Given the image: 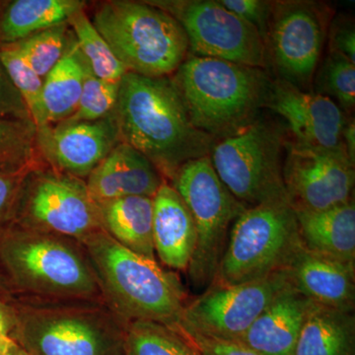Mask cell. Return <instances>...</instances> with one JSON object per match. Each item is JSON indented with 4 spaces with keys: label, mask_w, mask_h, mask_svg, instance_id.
<instances>
[{
    "label": "cell",
    "mask_w": 355,
    "mask_h": 355,
    "mask_svg": "<svg viewBox=\"0 0 355 355\" xmlns=\"http://www.w3.org/2000/svg\"><path fill=\"white\" fill-rule=\"evenodd\" d=\"M0 270L17 297L103 299L85 248L64 236L7 224Z\"/></svg>",
    "instance_id": "obj_3"
},
{
    "label": "cell",
    "mask_w": 355,
    "mask_h": 355,
    "mask_svg": "<svg viewBox=\"0 0 355 355\" xmlns=\"http://www.w3.org/2000/svg\"><path fill=\"white\" fill-rule=\"evenodd\" d=\"M284 272L291 288L315 304L354 311L355 266L302 247Z\"/></svg>",
    "instance_id": "obj_17"
},
{
    "label": "cell",
    "mask_w": 355,
    "mask_h": 355,
    "mask_svg": "<svg viewBox=\"0 0 355 355\" xmlns=\"http://www.w3.org/2000/svg\"><path fill=\"white\" fill-rule=\"evenodd\" d=\"M0 62L22 97L37 130L49 125L43 102L44 79L31 69L13 44L0 46Z\"/></svg>",
    "instance_id": "obj_29"
},
{
    "label": "cell",
    "mask_w": 355,
    "mask_h": 355,
    "mask_svg": "<svg viewBox=\"0 0 355 355\" xmlns=\"http://www.w3.org/2000/svg\"><path fill=\"white\" fill-rule=\"evenodd\" d=\"M327 19L328 13L316 2L272 1L266 46L279 79L299 89L309 85L323 51Z\"/></svg>",
    "instance_id": "obj_13"
},
{
    "label": "cell",
    "mask_w": 355,
    "mask_h": 355,
    "mask_svg": "<svg viewBox=\"0 0 355 355\" xmlns=\"http://www.w3.org/2000/svg\"><path fill=\"white\" fill-rule=\"evenodd\" d=\"M265 108L286 121L292 141L301 146L340 148L343 128L349 119L334 100L315 92H306L277 79L270 83Z\"/></svg>",
    "instance_id": "obj_16"
},
{
    "label": "cell",
    "mask_w": 355,
    "mask_h": 355,
    "mask_svg": "<svg viewBox=\"0 0 355 355\" xmlns=\"http://www.w3.org/2000/svg\"><path fill=\"white\" fill-rule=\"evenodd\" d=\"M114 118L121 141L144 154L167 182L184 163L209 156L217 142L193 125L172 76L127 72Z\"/></svg>",
    "instance_id": "obj_1"
},
{
    "label": "cell",
    "mask_w": 355,
    "mask_h": 355,
    "mask_svg": "<svg viewBox=\"0 0 355 355\" xmlns=\"http://www.w3.org/2000/svg\"><path fill=\"white\" fill-rule=\"evenodd\" d=\"M288 286L284 272L237 286L212 282L202 295L187 303L176 330L238 340Z\"/></svg>",
    "instance_id": "obj_12"
},
{
    "label": "cell",
    "mask_w": 355,
    "mask_h": 355,
    "mask_svg": "<svg viewBox=\"0 0 355 355\" xmlns=\"http://www.w3.org/2000/svg\"><path fill=\"white\" fill-rule=\"evenodd\" d=\"M0 119L31 121L22 97L0 62Z\"/></svg>",
    "instance_id": "obj_36"
},
{
    "label": "cell",
    "mask_w": 355,
    "mask_h": 355,
    "mask_svg": "<svg viewBox=\"0 0 355 355\" xmlns=\"http://www.w3.org/2000/svg\"><path fill=\"white\" fill-rule=\"evenodd\" d=\"M92 23L128 72L146 77L176 73L190 53L183 27L150 2H102Z\"/></svg>",
    "instance_id": "obj_6"
},
{
    "label": "cell",
    "mask_w": 355,
    "mask_h": 355,
    "mask_svg": "<svg viewBox=\"0 0 355 355\" xmlns=\"http://www.w3.org/2000/svg\"><path fill=\"white\" fill-rule=\"evenodd\" d=\"M80 0H11L0 7V46L22 41L36 33L69 22L85 8Z\"/></svg>",
    "instance_id": "obj_23"
},
{
    "label": "cell",
    "mask_w": 355,
    "mask_h": 355,
    "mask_svg": "<svg viewBox=\"0 0 355 355\" xmlns=\"http://www.w3.org/2000/svg\"><path fill=\"white\" fill-rule=\"evenodd\" d=\"M125 355H200L175 329L154 322L128 323Z\"/></svg>",
    "instance_id": "obj_27"
},
{
    "label": "cell",
    "mask_w": 355,
    "mask_h": 355,
    "mask_svg": "<svg viewBox=\"0 0 355 355\" xmlns=\"http://www.w3.org/2000/svg\"><path fill=\"white\" fill-rule=\"evenodd\" d=\"M178 331L198 349L200 355H261L251 347L236 340H219L193 331Z\"/></svg>",
    "instance_id": "obj_35"
},
{
    "label": "cell",
    "mask_w": 355,
    "mask_h": 355,
    "mask_svg": "<svg viewBox=\"0 0 355 355\" xmlns=\"http://www.w3.org/2000/svg\"><path fill=\"white\" fill-rule=\"evenodd\" d=\"M0 293V335L11 336L13 330V309L11 298Z\"/></svg>",
    "instance_id": "obj_38"
},
{
    "label": "cell",
    "mask_w": 355,
    "mask_h": 355,
    "mask_svg": "<svg viewBox=\"0 0 355 355\" xmlns=\"http://www.w3.org/2000/svg\"><path fill=\"white\" fill-rule=\"evenodd\" d=\"M343 146L352 163L355 164V125L354 120L347 121L343 128L342 135Z\"/></svg>",
    "instance_id": "obj_39"
},
{
    "label": "cell",
    "mask_w": 355,
    "mask_h": 355,
    "mask_svg": "<svg viewBox=\"0 0 355 355\" xmlns=\"http://www.w3.org/2000/svg\"><path fill=\"white\" fill-rule=\"evenodd\" d=\"M40 164L28 166L15 171L0 172V230L12 218L14 209L26 179Z\"/></svg>",
    "instance_id": "obj_33"
},
{
    "label": "cell",
    "mask_w": 355,
    "mask_h": 355,
    "mask_svg": "<svg viewBox=\"0 0 355 355\" xmlns=\"http://www.w3.org/2000/svg\"><path fill=\"white\" fill-rule=\"evenodd\" d=\"M99 203L127 197L153 198L166 180L137 149L121 141L85 180Z\"/></svg>",
    "instance_id": "obj_18"
},
{
    "label": "cell",
    "mask_w": 355,
    "mask_h": 355,
    "mask_svg": "<svg viewBox=\"0 0 355 355\" xmlns=\"http://www.w3.org/2000/svg\"><path fill=\"white\" fill-rule=\"evenodd\" d=\"M2 6V1H0V7Z\"/></svg>",
    "instance_id": "obj_43"
},
{
    "label": "cell",
    "mask_w": 355,
    "mask_h": 355,
    "mask_svg": "<svg viewBox=\"0 0 355 355\" xmlns=\"http://www.w3.org/2000/svg\"><path fill=\"white\" fill-rule=\"evenodd\" d=\"M4 355H29V354H28L27 352H26L24 349H21L19 345H18V347H16V349L11 350L10 352H8V354H6Z\"/></svg>",
    "instance_id": "obj_42"
},
{
    "label": "cell",
    "mask_w": 355,
    "mask_h": 355,
    "mask_svg": "<svg viewBox=\"0 0 355 355\" xmlns=\"http://www.w3.org/2000/svg\"><path fill=\"white\" fill-rule=\"evenodd\" d=\"M97 277L103 300L128 323L154 322L176 329L186 297L176 275L156 260L125 249L103 230L80 241Z\"/></svg>",
    "instance_id": "obj_4"
},
{
    "label": "cell",
    "mask_w": 355,
    "mask_h": 355,
    "mask_svg": "<svg viewBox=\"0 0 355 355\" xmlns=\"http://www.w3.org/2000/svg\"><path fill=\"white\" fill-rule=\"evenodd\" d=\"M302 247L288 200L248 207L231 226L214 282L237 286L284 272Z\"/></svg>",
    "instance_id": "obj_7"
},
{
    "label": "cell",
    "mask_w": 355,
    "mask_h": 355,
    "mask_svg": "<svg viewBox=\"0 0 355 355\" xmlns=\"http://www.w3.org/2000/svg\"><path fill=\"white\" fill-rule=\"evenodd\" d=\"M71 34L67 22L36 33L13 44L31 69L44 79L64 57Z\"/></svg>",
    "instance_id": "obj_30"
},
{
    "label": "cell",
    "mask_w": 355,
    "mask_h": 355,
    "mask_svg": "<svg viewBox=\"0 0 355 355\" xmlns=\"http://www.w3.org/2000/svg\"><path fill=\"white\" fill-rule=\"evenodd\" d=\"M69 25L90 71L102 80L121 83L127 69L97 31L85 10L83 9L72 15Z\"/></svg>",
    "instance_id": "obj_26"
},
{
    "label": "cell",
    "mask_w": 355,
    "mask_h": 355,
    "mask_svg": "<svg viewBox=\"0 0 355 355\" xmlns=\"http://www.w3.org/2000/svg\"><path fill=\"white\" fill-rule=\"evenodd\" d=\"M354 163L345 147L322 148L286 141L282 179L294 211H320L354 200Z\"/></svg>",
    "instance_id": "obj_14"
},
{
    "label": "cell",
    "mask_w": 355,
    "mask_h": 355,
    "mask_svg": "<svg viewBox=\"0 0 355 355\" xmlns=\"http://www.w3.org/2000/svg\"><path fill=\"white\" fill-rule=\"evenodd\" d=\"M222 6L238 17L254 26L266 44L268 18L272 10V1L263 0H221Z\"/></svg>",
    "instance_id": "obj_34"
},
{
    "label": "cell",
    "mask_w": 355,
    "mask_h": 355,
    "mask_svg": "<svg viewBox=\"0 0 355 355\" xmlns=\"http://www.w3.org/2000/svg\"><path fill=\"white\" fill-rule=\"evenodd\" d=\"M172 78L193 125L218 141L258 120L272 83L263 69L191 53Z\"/></svg>",
    "instance_id": "obj_5"
},
{
    "label": "cell",
    "mask_w": 355,
    "mask_h": 355,
    "mask_svg": "<svg viewBox=\"0 0 355 355\" xmlns=\"http://www.w3.org/2000/svg\"><path fill=\"white\" fill-rule=\"evenodd\" d=\"M312 301L289 286L236 342L261 355H294Z\"/></svg>",
    "instance_id": "obj_19"
},
{
    "label": "cell",
    "mask_w": 355,
    "mask_h": 355,
    "mask_svg": "<svg viewBox=\"0 0 355 355\" xmlns=\"http://www.w3.org/2000/svg\"><path fill=\"white\" fill-rule=\"evenodd\" d=\"M286 141L277 125L257 120L217 141L209 157L222 183L248 209L287 200L282 179Z\"/></svg>",
    "instance_id": "obj_9"
},
{
    "label": "cell",
    "mask_w": 355,
    "mask_h": 355,
    "mask_svg": "<svg viewBox=\"0 0 355 355\" xmlns=\"http://www.w3.org/2000/svg\"><path fill=\"white\" fill-rule=\"evenodd\" d=\"M120 84L102 80L88 69L76 112L69 121H94L114 116Z\"/></svg>",
    "instance_id": "obj_32"
},
{
    "label": "cell",
    "mask_w": 355,
    "mask_h": 355,
    "mask_svg": "<svg viewBox=\"0 0 355 355\" xmlns=\"http://www.w3.org/2000/svg\"><path fill=\"white\" fill-rule=\"evenodd\" d=\"M183 27L191 55L265 69L268 51L258 30L216 0L149 1Z\"/></svg>",
    "instance_id": "obj_11"
},
{
    "label": "cell",
    "mask_w": 355,
    "mask_h": 355,
    "mask_svg": "<svg viewBox=\"0 0 355 355\" xmlns=\"http://www.w3.org/2000/svg\"><path fill=\"white\" fill-rule=\"evenodd\" d=\"M153 242L164 265L188 270L197 245L195 221L183 198L165 181L153 197Z\"/></svg>",
    "instance_id": "obj_20"
},
{
    "label": "cell",
    "mask_w": 355,
    "mask_h": 355,
    "mask_svg": "<svg viewBox=\"0 0 355 355\" xmlns=\"http://www.w3.org/2000/svg\"><path fill=\"white\" fill-rule=\"evenodd\" d=\"M0 293L7 296H13L10 287H9L8 284H7L6 277H4L1 270H0Z\"/></svg>",
    "instance_id": "obj_41"
},
{
    "label": "cell",
    "mask_w": 355,
    "mask_h": 355,
    "mask_svg": "<svg viewBox=\"0 0 355 355\" xmlns=\"http://www.w3.org/2000/svg\"><path fill=\"white\" fill-rule=\"evenodd\" d=\"M120 142L114 116L94 121L67 120L37 130L39 153L46 165L83 180Z\"/></svg>",
    "instance_id": "obj_15"
},
{
    "label": "cell",
    "mask_w": 355,
    "mask_h": 355,
    "mask_svg": "<svg viewBox=\"0 0 355 355\" xmlns=\"http://www.w3.org/2000/svg\"><path fill=\"white\" fill-rule=\"evenodd\" d=\"M9 223L79 242L102 230L99 207L85 180L46 164L26 179Z\"/></svg>",
    "instance_id": "obj_10"
},
{
    "label": "cell",
    "mask_w": 355,
    "mask_h": 355,
    "mask_svg": "<svg viewBox=\"0 0 355 355\" xmlns=\"http://www.w3.org/2000/svg\"><path fill=\"white\" fill-rule=\"evenodd\" d=\"M11 338L29 355H125L128 323L103 299L11 298Z\"/></svg>",
    "instance_id": "obj_2"
},
{
    "label": "cell",
    "mask_w": 355,
    "mask_h": 355,
    "mask_svg": "<svg viewBox=\"0 0 355 355\" xmlns=\"http://www.w3.org/2000/svg\"><path fill=\"white\" fill-rule=\"evenodd\" d=\"M294 355H355L354 311L312 303Z\"/></svg>",
    "instance_id": "obj_24"
},
{
    "label": "cell",
    "mask_w": 355,
    "mask_h": 355,
    "mask_svg": "<svg viewBox=\"0 0 355 355\" xmlns=\"http://www.w3.org/2000/svg\"><path fill=\"white\" fill-rule=\"evenodd\" d=\"M88 69L71 34L64 57L44 78L43 102L49 125L69 120L76 113Z\"/></svg>",
    "instance_id": "obj_25"
},
{
    "label": "cell",
    "mask_w": 355,
    "mask_h": 355,
    "mask_svg": "<svg viewBox=\"0 0 355 355\" xmlns=\"http://www.w3.org/2000/svg\"><path fill=\"white\" fill-rule=\"evenodd\" d=\"M17 347V343L10 336L0 335V355L8 354Z\"/></svg>",
    "instance_id": "obj_40"
},
{
    "label": "cell",
    "mask_w": 355,
    "mask_h": 355,
    "mask_svg": "<svg viewBox=\"0 0 355 355\" xmlns=\"http://www.w3.org/2000/svg\"><path fill=\"white\" fill-rule=\"evenodd\" d=\"M44 163L31 121L0 119V172L15 171Z\"/></svg>",
    "instance_id": "obj_28"
},
{
    "label": "cell",
    "mask_w": 355,
    "mask_h": 355,
    "mask_svg": "<svg viewBox=\"0 0 355 355\" xmlns=\"http://www.w3.org/2000/svg\"><path fill=\"white\" fill-rule=\"evenodd\" d=\"M316 72L315 93L335 99L345 113H350L355 106V64L340 53L329 51Z\"/></svg>",
    "instance_id": "obj_31"
},
{
    "label": "cell",
    "mask_w": 355,
    "mask_h": 355,
    "mask_svg": "<svg viewBox=\"0 0 355 355\" xmlns=\"http://www.w3.org/2000/svg\"><path fill=\"white\" fill-rule=\"evenodd\" d=\"M302 246L355 266L354 200L320 211H295Z\"/></svg>",
    "instance_id": "obj_21"
},
{
    "label": "cell",
    "mask_w": 355,
    "mask_h": 355,
    "mask_svg": "<svg viewBox=\"0 0 355 355\" xmlns=\"http://www.w3.org/2000/svg\"><path fill=\"white\" fill-rule=\"evenodd\" d=\"M329 46L330 51H336L349 58L355 64V29L354 20L347 16H338L331 25Z\"/></svg>",
    "instance_id": "obj_37"
},
{
    "label": "cell",
    "mask_w": 355,
    "mask_h": 355,
    "mask_svg": "<svg viewBox=\"0 0 355 355\" xmlns=\"http://www.w3.org/2000/svg\"><path fill=\"white\" fill-rule=\"evenodd\" d=\"M170 182L190 210L197 230L187 270L191 286L207 288L216 279L231 226L247 207L222 183L209 156L184 163Z\"/></svg>",
    "instance_id": "obj_8"
},
{
    "label": "cell",
    "mask_w": 355,
    "mask_h": 355,
    "mask_svg": "<svg viewBox=\"0 0 355 355\" xmlns=\"http://www.w3.org/2000/svg\"><path fill=\"white\" fill-rule=\"evenodd\" d=\"M97 205L104 232L132 253L155 260L153 198H121Z\"/></svg>",
    "instance_id": "obj_22"
}]
</instances>
